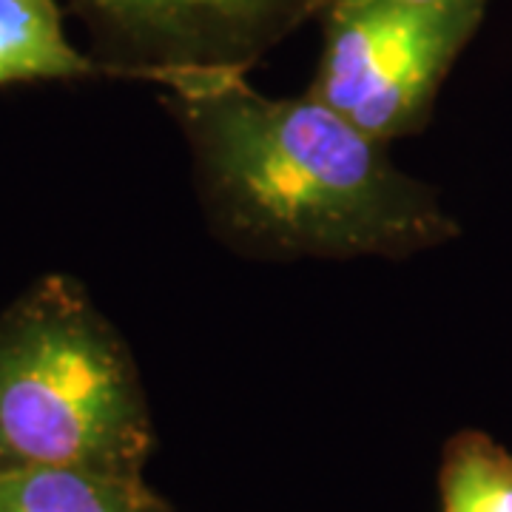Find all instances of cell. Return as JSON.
Returning a JSON list of instances; mask_svg holds the SVG:
<instances>
[{
	"label": "cell",
	"mask_w": 512,
	"mask_h": 512,
	"mask_svg": "<svg viewBox=\"0 0 512 512\" xmlns=\"http://www.w3.org/2000/svg\"><path fill=\"white\" fill-rule=\"evenodd\" d=\"M151 447L146 390L120 333L77 279H37L0 313V473L143 478Z\"/></svg>",
	"instance_id": "7a4b0ae2"
},
{
	"label": "cell",
	"mask_w": 512,
	"mask_h": 512,
	"mask_svg": "<svg viewBox=\"0 0 512 512\" xmlns=\"http://www.w3.org/2000/svg\"><path fill=\"white\" fill-rule=\"evenodd\" d=\"M94 29L151 80L157 66L251 69L325 0H72Z\"/></svg>",
	"instance_id": "277c9868"
},
{
	"label": "cell",
	"mask_w": 512,
	"mask_h": 512,
	"mask_svg": "<svg viewBox=\"0 0 512 512\" xmlns=\"http://www.w3.org/2000/svg\"><path fill=\"white\" fill-rule=\"evenodd\" d=\"M143 512H174V510H171L168 504H163V501H160V498L154 495V501H151V504H148V507Z\"/></svg>",
	"instance_id": "ba28073f"
},
{
	"label": "cell",
	"mask_w": 512,
	"mask_h": 512,
	"mask_svg": "<svg viewBox=\"0 0 512 512\" xmlns=\"http://www.w3.org/2000/svg\"><path fill=\"white\" fill-rule=\"evenodd\" d=\"M330 0H325V6H328ZM419 3H456V0H419ZM473 3H490V0H473Z\"/></svg>",
	"instance_id": "9c48e42d"
},
{
	"label": "cell",
	"mask_w": 512,
	"mask_h": 512,
	"mask_svg": "<svg viewBox=\"0 0 512 512\" xmlns=\"http://www.w3.org/2000/svg\"><path fill=\"white\" fill-rule=\"evenodd\" d=\"M441 512H512V450L481 430L447 441L439 470Z\"/></svg>",
	"instance_id": "52a82bcc"
},
{
	"label": "cell",
	"mask_w": 512,
	"mask_h": 512,
	"mask_svg": "<svg viewBox=\"0 0 512 512\" xmlns=\"http://www.w3.org/2000/svg\"><path fill=\"white\" fill-rule=\"evenodd\" d=\"M151 501L143 478L66 467L0 473V512H143Z\"/></svg>",
	"instance_id": "8992f818"
},
{
	"label": "cell",
	"mask_w": 512,
	"mask_h": 512,
	"mask_svg": "<svg viewBox=\"0 0 512 512\" xmlns=\"http://www.w3.org/2000/svg\"><path fill=\"white\" fill-rule=\"evenodd\" d=\"M484 12L473 0H330L308 94L384 146L407 137L427 123Z\"/></svg>",
	"instance_id": "3957f363"
},
{
	"label": "cell",
	"mask_w": 512,
	"mask_h": 512,
	"mask_svg": "<svg viewBox=\"0 0 512 512\" xmlns=\"http://www.w3.org/2000/svg\"><path fill=\"white\" fill-rule=\"evenodd\" d=\"M214 225L248 254L404 259L456 237L427 188L313 94L268 97L242 66H157Z\"/></svg>",
	"instance_id": "6da1fadb"
},
{
	"label": "cell",
	"mask_w": 512,
	"mask_h": 512,
	"mask_svg": "<svg viewBox=\"0 0 512 512\" xmlns=\"http://www.w3.org/2000/svg\"><path fill=\"white\" fill-rule=\"evenodd\" d=\"M137 74L74 46L57 0H0V86Z\"/></svg>",
	"instance_id": "5b68a950"
}]
</instances>
